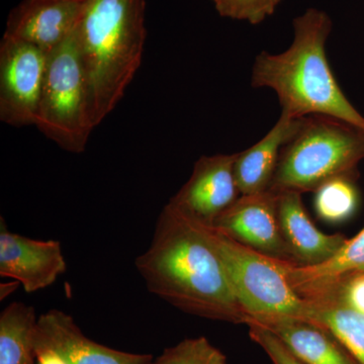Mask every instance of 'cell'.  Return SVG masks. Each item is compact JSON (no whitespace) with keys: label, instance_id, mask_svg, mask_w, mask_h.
Segmentation results:
<instances>
[{"label":"cell","instance_id":"cell-1","mask_svg":"<svg viewBox=\"0 0 364 364\" xmlns=\"http://www.w3.org/2000/svg\"><path fill=\"white\" fill-rule=\"evenodd\" d=\"M150 293L182 312L245 325L247 316L235 296L205 229L172 203L158 217L149 248L135 261Z\"/></svg>","mask_w":364,"mask_h":364},{"label":"cell","instance_id":"cell-2","mask_svg":"<svg viewBox=\"0 0 364 364\" xmlns=\"http://www.w3.org/2000/svg\"><path fill=\"white\" fill-rule=\"evenodd\" d=\"M331 28L325 11L306 9L294 21V41L286 51H263L256 57L251 83L254 88L274 91L287 116L321 114L364 130V117L344 95L326 55Z\"/></svg>","mask_w":364,"mask_h":364},{"label":"cell","instance_id":"cell-3","mask_svg":"<svg viewBox=\"0 0 364 364\" xmlns=\"http://www.w3.org/2000/svg\"><path fill=\"white\" fill-rule=\"evenodd\" d=\"M145 0H87L74 30L97 127L124 97L142 63Z\"/></svg>","mask_w":364,"mask_h":364},{"label":"cell","instance_id":"cell-4","mask_svg":"<svg viewBox=\"0 0 364 364\" xmlns=\"http://www.w3.org/2000/svg\"><path fill=\"white\" fill-rule=\"evenodd\" d=\"M364 160V130L335 117L314 114L282 148L268 191H316L339 177L355 176Z\"/></svg>","mask_w":364,"mask_h":364},{"label":"cell","instance_id":"cell-5","mask_svg":"<svg viewBox=\"0 0 364 364\" xmlns=\"http://www.w3.org/2000/svg\"><path fill=\"white\" fill-rule=\"evenodd\" d=\"M205 229L247 320L289 317L306 321V301L289 284L279 259L244 245L210 225L205 224Z\"/></svg>","mask_w":364,"mask_h":364},{"label":"cell","instance_id":"cell-6","mask_svg":"<svg viewBox=\"0 0 364 364\" xmlns=\"http://www.w3.org/2000/svg\"><path fill=\"white\" fill-rule=\"evenodd\" d=\"M35 126L62 149L77 154L95 128L74 32L48 54Z\"/></svg>","mask_w":364,"mask_h":364},{"label":"cell","instance_id":"cell-7","mask_svg":"<svg viewBox=\"0 0 364 364\" xmlns=\"http://www.w3.org/2000/svg\"><path fill=\"white\" fill-rule=\"evenodd\" d=\"M48 53L4 35L0 44V119L14 127L35 124Z\"/></svg>","mask_w":364,"mask_h":364},{"label":"cell","instance_id":"cell-8","mask_svg":"<svg viewBox=\"0 0 364 364\" xmlns=\"http://www.w3.org/2000/svg\"><path fill=\"white\" fill-rule=\"evenodd\" d=\"M212 227L258 252L293 262L280 231L277 193L272 191L239 196Z\"/></svg>","mask_w":364,"mask_h":364},{"label":"cell","instance_id":"cell-9","mask_svg":"<svg viewBox=\"0 0 364 364\" xmlns=\"http://www.w3.org/2000/svg\"><path fill=\"white\" fill-rule=\"evenodd\" d=\"M235 154L203 156L170 203L203 224L215 220L240 196L235 177Z\"/></svg>","mask_w":364,"mask_h":364},{"label":"cell","instance_id":"cell-10","mask_svg":"<svg viewBox=\"0 0 364 364\" xmlns=\"http://www.w3.org/2000/svg\"><path fill=\"white\" fill-rule=\"evenodd\" d=\"M61 243L35 240L7 229L0 220V275L18 282L26 293L33 294L55 284L66 272Z\"/></svg>","mask_w":364,"mask_h":364},{"label":"cell","instance_id":"cell-11","mask_svg":"<svg viewBox=\"0 0 364 364\" xmlns=\"http://www.w3.org/2000/svg\"><path fill=\"white\" fill-rule=\"evenodd\" d=\"M36 346L59 352L68 364H151L150 354L109 348L86 337L75 321L63 311L52 309L38 318Z\"/></svg>","mask_w":364,"mask_h":364},{"label":"cell","instance_id":"cell-12","mask_svg":"<svg viewBox=\"0 0 364 364\" xmlns=\"http://www.w3.org/2000/svg\"><path fill=\"white\" fill-rule=\"evenodd\" d=\"M83 4L67 0H23L9 14L4 35L49 54L74 32Z\"/></svg>","mask_w":364,"mask_h":364},{"label":"cell","instance_id":"cell-13","mask_svg":"<svg viewBox=\"0 0 364 364\" xmlns=\"http://www.w3.org/2000/svg\"><path fill=\"white\" fill-rule=\"evenodd\" d=\"M277 215L282 238L293 263L317 265L329 260L343 246V235L323 233L314 225L304 207L301 193H277Z\"/></svg>","mask_w":364,"mask_h":364},{"label":"cell","instance_id":"cell-14","mask_svg":"<svg viewBox=\"0 0 364 364\" xmlns=\"http://www.w3.org/2000/svg\"><path fill=\"white\" fill-rule=\"evenodd\" d=\"M279 263L289 284L303 299L339 289L347 280L364 273V228L320 264L299 265L284 260Z\"/></svg>","mask_w":364,"mask_h":364},{"label":"cell","instance_id":"cell-15","mask_svg":"<svg viewBox=\"0 0 364 364\" xmlns=\"http://www.w3.org/2000/svg\"><path fill=\"white\" fill-rule=\"evenodd\" d=\"M272 333L304 364H358L329 332L296 318H248Z\"/></svg>","mask_w":364,"mask_h":364},{"label":"cell","instance_id":"cell-16","mask_svg":"<svg viewBox=\"0 0 364 364\" xmlns=\"http://www.w3.org/2000/svg\"><path fill=\"white\" fill-rule=\"evenodd\" d=\"M304 119L280 114L277 123L259 142L243 152L237 153L235 177L241 196L268 191L282 148L298 132Z\"/></svg>","mask_w":364,"mask_h":364},{"label":"cell","instance_id":"cell-17","mask_svg":"<svg viewBox=\"0 0 364 364\" xmlns=\"http://www.w3.org/2000/svg\"><path fill=\"white\" fill-rule=\"evenodd\" d=\"M306 321L334 337L358 364H364V315L342 298L340 289L304 299Z\"/></svg>","mask_w":364,"mask_h":364},{"label":"cell","instance_id":"cell-18","mask_svg":"<svg viewBox=\"0 0 364 364\" xmlns=\"http://www.w3.org/2000/svg\"><path fill=\"white\" fill-rule=\"evenodd\" d=\"M38 318L32 306L14 301L0 315V364H35Z\"/></svg>","mask_w":364,"mask_h":364},{"label":"cell","instance_id":"cell-19","mask_svg":"<svg viewBox=\"0 0 364 364\" xmlns=\"http://www.w3.org/2000/svg\"><path fill=\"white\" fill-rule=\"evenodd\" d=\"M315 193L316 213L323 221L333 224L345 222L358 210L359 193L352 177L327 181Z\"/></svg>","mask_w":364,"mask_h":364},{"label":"cell","instance_id":"cell-20","mask_svg":"<svg viewBox=\"0 0 364 364\" xmlns=\"http://www.w3.org/2000/svg\"><path fill=\"white\" fill-rule=\"evenodd\" d=\"M151 364H228L227 356L205 337L182 340Z\"/></svg>","mask_w":364,"mask_h":364},{"label":"cell","instance_id":"cell-21","mask_svg":"<svg viewBox=\"0 0 364 364\" xmlns=\"http://www.w3.org/2000/svg\"><path fill=\"white\" fill-rule=\"evenodd\" d=\"M224 18L258 25L274 14L282 0H213Z\"/></svg>","mask_w":364,"mask_h":364},{"label":"cell","instance_id":"cell-22","mask_svg":"<svg viewBox=\"0 0 364 364\" xmlns=\"http://www.w3.org/2000/svg\"><path fill=\"white\" fill-rule=\"evenodd\" d=\"M249 336L259 345L273 364H304L272 332L256 324H248Z\"/></svg>","mask_w":364,"mask_h":364},{"label":"cell","instance_id":"cell-23","mask_svg":"<svg viewBox=\"0 0 364 364\" xmlns=\"http://www.w3.org/2000/svg\"><path fill=\"white\" fill-rule=\"evenodd\" d=\"M339 289L344 301L364 315V273L347 280Z\"/></svg>","mask_w":364,"mask_h":364},{"label":"cell","instance_id":"cell-24","mask_svg":"<svg viewBox=\"0 0 364 364\" xmlns=\"http://www.w3.org/2000/svg\"><path fill=\"white\" fill-rule=\"evenodd\" d=\"M36 361L37 364H68L59 352L42 346H36Z\"/></svg>","mask_w":364,"mask_h":364},{"label":"cell","instance_id":"cell-25","mask_svg":"<svg viewBox=\"0 0 364 364\" xmlns=\"http://www.w3.org/2000/svg\"><path fill=\"white\" fill-rule=\"evenodd\" d=\"M20 282H16V280L14 282H9V284H1V287H0V299H6L9 294L14 293L16 289L20 287Z\"/></svg>","mask_w":364,"mask_h":364},{"label":"cell","instance_id":"cell-26","mask_svg":"<svg viewBox=\"0 0 364 364\" xmlns=\"http://www.w3.org/2000/svg\"><path fill=\"white\" fill-rule=\"evenodd\" d=\"M67 1H75V2H81V4H85L87 0H67Z\"/></svg>","mask_w":364,"mask_h":364}]
</instances>
